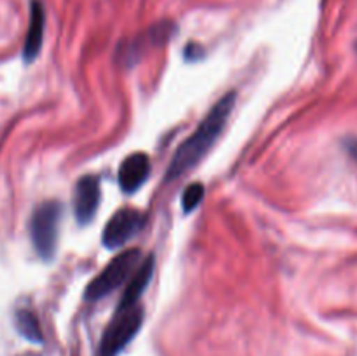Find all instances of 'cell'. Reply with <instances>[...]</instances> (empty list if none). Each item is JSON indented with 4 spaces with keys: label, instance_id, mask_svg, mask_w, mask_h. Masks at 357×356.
Wrapping results in <instances>:
<instances>
[{
    "label": "cell",
    "instance_id": "cell-1",
    "mask_svg": "<svg viewBox=\"0 0 357 356\" xmlns=\"http://www.w3.org/2000/svg\"><path fill=\"white\" fill-rule=\"evenodd\" d=\"M234 103H236V93L225 94L202 119L195 131L183 143L178 145L166 171V177H164L167 181L176 180L185 171L194 168L206 156V152L215 145L218 136L222 135L223 128H225L227 121H229Z\"/></svg>",
    "mask_w": 357,
    "mask_h": 356
},
{
    "label": "cell",
    "instance_id": "cell-2",
    "mask_svg": "<svg viewBox=\"0 0 357 356\" xmlns=\"http://www.w3.org/2000/svg\"><path fill=\"white\" fill-rule=\"evenodd\" d=\"M143 307L139 302L129 304V306H121L119 304L110 325L105 330L103 339L100 344V353L103 356H117L129 342L135 339L143 323Z\"/></svg>",
    "mask_w": 357,
    "mask_h": 356
},
{
    "label": "cell",
    "instance_id": "cell-3",
    "mask_svg": "<svg viewBox=\"0 0 357 356\" xmlns=\"http://www.w3.org/2000/svg\"><path fill=\"white\" fill-rule=\"evenodd\" d=\"M142 253L139 250H126L114 258L93 281L87 285L84 299L100 300L119 286L128 283L132 278L138 267L142 265Z\"/></svg>",
    "mask_w": 357,
    "mask_h": 356
},
{
    "label": "cell",
    "instance_id": "cell-4",
    "mask_svg": "<svg viewBox=\"0 0 357 356\" xmlns=\"http://www.w3.org/2000/svg\"><path fill=\"white\" fill-rule=\"evenodd\" d=\"M61 206L56 201H47L38 206L31 215L30 234L35 250L44 260H51L58 244Z\"/></svg>",
    "mask_w": 357,
    "mask_h": 356
},
{
    "label": "cell",
    "instance_id": "cell-5",
    "mask_svg": "<svg viewBox=\"0 0 357 356\" xmlns=\"http://www.w3.org/2000/svg\"><path fill=\"white\" fill-rule=\"evenodd\" d=\"M145 223V216L135 208H122L112 215L103 229L101 241L107 248H121L128 241H131Z\"/></svg>",
    "mask_w": 357,
    "mask_h": 356
},
{
    "label": "cell",
    "instance_id": "cell-6",
    "mask_svg": "<svg viewBox=\"0 0 357 356\" xmlns=\"http://www.w3.org/2000/svg\"><path fill=\"white\" fill-rule=\"evenodd\" d=\"M101 199L100 178L87 175L77 181L75 194H73V212L79 223H89L96 215Z\"/></svg>",
    "mask_w": 357,
    "mask_h": 356
},
{
    "label": "cell",
    "instance_id": "cell-7",
    "mask_svg": "<svg viewBox=\"0 0 357 356\" xmlns=\"http://www.w3.org/2000/svg\"><path fill=\"white\" fill-rule=\"evenodd\" d=\"M150 175V159L146 154L135 152L122 161L119 168V185L126 194H132L146 181Z\"/></svg>",
    "mask_w": 357,
    "mask_h": 356
},
{
    "label": "cell",
    "instance_id": "cell-8",
    "mask_svg": "<svg viewBox=\"0 0 357 356\" xmlns=\"http://www.w3.org/2000/svg\"><path fill=\"white\" fill-rule=\"evenodd\" d=\"M44 28H45V13L40 0H31L30 6V21H28L26 38H24L23 58L24 61H33L38 56L44 40Z\"/></svg>",
    "mask_w": 357,
    "mask_h": 356
},
{
    "label": "cell",
    "instance_id": "cell-9",
    "mask_svg": "<svg viewBox=\"0 0 357 356\" xmlns=\"http://www.w3.org/2000/svg\"><path fill=\"white\" fill-rule=\"evenodd\" d=\"M153 274V257H146L142 262V265L138 267V271L132 274V278L129 279L128 285H126L124 295L121 299V306H129V304L139 302V297L143 295L145 288L149 286L150 279Z\"/></svg>",
    "mask_w": 357,
    "mask_h": 356
},
{
    "label": "cell",
    "instance_id": "cell-10",
    "mask_svg": "<svg viewBox=\"0 0 357 356\" xmlns=\"http://www.w3.org/2000/svg\"><path fill=\"white\" fill-rule=\"evenodd\" d=\"M16 328L21 335H23L26 341L37 342L40 344L42 342V330L40 323H38L37 316H35L31 311L21 309L16 313Z\"/></svg>",
    "mask_w": 357,
    "mask_h": 356
},
{
    "label": "cell",
    "instance_id": "cell-11",
    "mask_svg": "<svg viewBox=\"0 0 357 356\" xmlns=\"http://www.w3.org/2000/svg\"><path fill=\"white\" fill-rule=\"evenodd\" d=\"M206 194V188L202 184H190L183 191V195H181V206H183L185 213H190L197 208L202 202Z\"/></svg>",
    "mask_w": 357,
    "mask_h": 356
},
{
    "label": "cell",
    "instance_id": "cell-12",
    "mask_svg": "<svg viewBox=\"0 0 357 356\" xmlns=\"http://www.w3.org/2000/svg\"><path fill=\"white\" fill-rule=\"evenodd\" d=\"M347 150H349V154H351V156L357 161V140H352V142H349Z\"/></svg>",
    "mask_w": 357,
    "mask_h": 356
},
{
    "label": "cell",
    "instance_id": "cell-13",
    "mask_svg": "<svg viewBox=\"0 0 357 356\" xmlns=\"http://www.w3.org/2000/svg\"><path fill=\"white\" fill-rule=\"evenodd\" d=\"M24 356H35V355H24Z\"/></svg>",
    "mask_w": 357,
    "mask_h": 356
},
{
    "label": "cell",
    "instance_id": "cell-14",
    "mask_svg": "<svg viewBox=\"0 0 357 356\" xmlns=\"http://www.w3.org/2000/svg\"><path fill=\"white\" fill-rule=\"evenodd\" d=\"M98 356H103V355H98Z\"/></svg>",
    "mask_w": 357,
    "mask_h": 356
}]
</instances>
